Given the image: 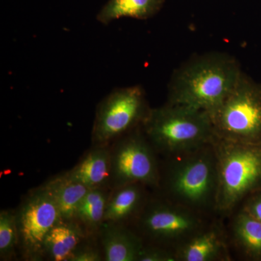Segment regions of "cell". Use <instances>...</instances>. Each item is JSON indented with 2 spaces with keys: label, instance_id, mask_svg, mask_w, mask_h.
Instances as JSON below:
<instances>
[{
  "label": "cell",
  "instance_id": "cell-3",
  "mask_svg": "<svg viewBox=\"0 0 261 261\" xmlns=\"http://www.w3.org/2000/svg\"><path fill=\"white\" fill-rule=\"evenodd\" d=\"M142 128L157 153L166 158L211 143L215 137L205 111L168 102L151 108Z\"/></svg>",
  "mask_w": 261,
  "mask_h": 261
},
{
  "label": "cell",
  "instance_id": "cell-2",
  "mask_svg": "<svg viewBox=\"0 0 261 261\" xmlns=\"http://www.w3.org/2000/svg\"><path fill=\"white\" fill-rule=\"evenodd\" d=\"M243 72L238 61L224 53L195 57L173 73L168 102L210 115L233 90Z\"/></svg>",
  "mask_w": 261,
  "mask_h": 261
},
{
  "label": "cell",
  "instance_id": "cell-21",
  "mask_svg": "<svg viewBox=\"0 0 261 261\" xmlns=\"http://www.w3.org/2000/svg\"><path fill=\"white\" fill-rule=\"evenodd\" d=\"M100 252L95 247L85 244L83 242L76 247L72 254L69 261H99L102 260Z\"/></svg>",
  "mask_w": 261,
  "mask_h": 261
},
{
  "label": "cell",
  "instance_id": "cell-16",
  "mask_svg": "<svg viewBox=\"0 0 261 261\" xmlns=\"http://www.w3.org/2000/svg\"><path fill=\"white\" fill-rule=\"evenodd\" d=\"M56 201L64 221L74 220L75 213L90 189L63 174L44 185Z\"/></svg>",
  "mask_w": 261,
  "mask_h": 261
},
{
  "label": "cell",
  "instance_id": "cell-10",
  "mask_svg": "<svg viewBox=\"0 0 261 261\" xmlns=\"http://www.w3.org/2000/svg\"><path fill=\"white\" fill-rule=\"evenodd\" d=\"M226 230L218 221H211L176 250L177 261L231 260Z\"/></svg>",
  "mask_w": 261,
  "mask_h": 261
},
{
  "label": "cell",
  "instance_id": "cell-17",
  "mask_svg": "<svg viewBox=\"0 0 261 261\" xmlns=\"http://www.w3.org/2000/svg\"><path fill=\"white\" fill-rule=\"evenodd\" d=\"M164 3L165 0H109L97 19L106 25L123 17L145 20L157 14Z\"/></svg>",
  "mask_w": 261,
  "mask_h": 261
},
{
  "label": "cell",
  "instance_id": "cell-15",
  "mask_svg": "<svg viewBox=\"0 0 261 261\" xmlns=\"http://www.w3.org/2000/svg\"><path fill=\"white\" fill-rule=\"evenodd\" d=\"M86 235L84 228L75 220H62L51 228L44 240L43 255L50 260L69 261Z\"/></svg>",
  "mask_w": 261,
  "mask_h": 261
},
{
  "label": "cell",
  "instance_id": "cell-1",
  "mask_svg": "<svg viewBox=\"0 0 261 261\" xmlns=\"http://www.w3.org/2000/svg\"><path fill=\"white\" fill-rule=\"evenodd\" d=\"M219 173L213 142L167 158L158 190L161 197L205 216L216 213Z\"/></svg>",
  "mask_w": 261,
  "mask_h": 261
},
{
  "label": "cell",
  "instance_id": "cell-20",
  "mask_svg": "<svg viewBox=\"0 0 261 261\" xmlns=\"http://www.w3.org/2000/svg\"><path fill=\"white\" fill-rule=\"evenodd\" d=\"M138 261H177L176 252L154 245H145Z\"/></svg>",
  "mask_w": 261,
  "mask_h": 261
},
{
  "label": "cell",
  "instance_id": "cell-14",
  "mask_svg": "<svg viewBox=\"0 0 261 261\" xmlns=\"http://www.w3.org/2000/svg\"><path fill=\"white\" fill-rule=\"evenodd\" d=\"M229 240L237 251L247 259L261 260V222L241 207L233 213Z\"/></svg>",
  "mask_w": 261,
  "mask_h": 261
},
{
  "label": "cell",
  "instance_id": "cell-11",
  "mask_svg": "<svg viewBox=\"0 0 261 261\" xmlns=\"http://www.w3.org/2000/svg\"><path fill=\"white\" fill-rule=\"evenodd\" d=\"M99 233L105 260L138 261L143 240L125 224L104 222Z\"/></svg>",
  "mask_w": 261,
  "mask_h": 261
},
{
  "label": "cell",
  "instance_id": "cell-7",
  "mask_svg": "<svg viewBox=\"0 0 261 261\" xmlns=\"http://www.w3.org/2000/svg\"><path fill=\"white\" fill-rule=\"evenodd\" d=\"M150 110L140 86L113 91L97 106L92 142L94 145H108L142 126Z\"/></svg>",
  "mask_w": 261,
  "mask_h": 261
},
{
  "label": "cell",
  "instance_id": "cell-5",
  "mask_svg": "<svg viewBox=\"0 0 261 261\" xmlns=\"http://www.w3.org/2000/svg\"><path fill=\"white\" fill-rule=\"evenodd\" d=\"M209 116L216 138L261 145V87L243 73L233 90Z\"/></svg>",
  "mask_w": 261,
  "mask_h": 261
},
{
  "label": "cell",
  "instance_id": "cell-6",
  "mask_svg": "<svg viewBox=\"0 0 261 261\" xmlns=\"http://www.w3.org/2000/svg\"><path fill=\"white\" fill-rule=\"evenodd\" d=\"M210 216L173 203L163 197L148 200L137 218L139 231L150 245L176 252L201 228Z\"/></svg>",
  "mask_w": 261,
  "mask_h": 261
},
{
  "label": "cell",
  "instance_id": "cell-4",
  "mask_svg": "<svg viewBox=\"0 0 261 261\" xmlns=\"http://www.w3.org/2000/svg\"><path fill=\"white\" fill-rule=\"evenodd\" d=\"M219 187L216 213L229 216L247 197L261 190V145L213 140Z\"/></svg>",
  "mask_w": 261,
  "mask_h": 261
},
{
  "label": "cell",
  "instance_id": "cell-19",
  "mask_svg": "<svg viewBox=\"0 0 261 261\" xmlns=\"http://www.w3.org/2000/svg\"><path fill=\"white\" fill-rule=\"evenodd\" d=\"M19 246V234L15 212L2 211L0 213V257L9 260Z\"/></svg>",
  "mask_w": 261,
  "mask_h": 261
},
{
  "label": "cell",
  "instance_id": "cell-12",
  "mask_svg": "<svg viewBox=\"0 0 261 261\" xmlns=\"http://www.w3.org/2000/svg\"><path fill=\"white\" fill-rule=\"evenodd\" d=\"M65 174L89 189L106 188L111 179V149L108 145H94Z\"/></svg>",
  "mask_w": 261,
  "mask_h": 261
},
{
  "label": "cell",
  "instance_id": "cell-22",
  "mask_svg": "<svg viewBox=\"0 0 261 261\" xmlns=\"http://www.w3.org/2000/svg\"><path fill=\"white\" fill-rule=\"evenodd\" d=\"M242 207L261 222V190L247 197Z\"/></svg>",
  "mask_w": 261,
  "mask_h": 261
},
{
  "label": "cell",
  "instance_id": "cell-18",
  "mask_svg": "<svg viewBox=\"0 0 261 261\" xmlns=\"http://www.w3.org/2000/svg\"><path fill=\"white\" fill-rule=\"evenodd\" d=\"M109 195L106 188L90 189L79 206L74 220L87 235L99 232L104 223Z\"/></svg>",
  "mask_w": 261,
  "mask_h": 261
},
{
  "label": "cell",
  "instance_id": "cell-8",
  "mask_svg": "<svg viewBox=\"0 0 261 261\" xmlns=\"http://www.w3.org/2000/svg\"><path fill=\"white\" fill-rule=\"evenodd\" d=\"M156 154L142 126L122 136L111 149V185L116 188L137 183L159 188L161 168Z\"/></svg>",
  "mask_w": 261,
  "mask_h": 261
},
{
  "label": "cell",
  "instance_id": "cell-13",
  "mask_svg": "<svg viewBox=\"0 0 261 261\" xmlns=\"http://www.w3.org/2000/svg\"><path fill=\"white\" fill-rule=\"evenodd\" d=\"M145 185L129 184L116 187L109 195L104 222L123 224L138 217L148 200Z\"/></svg>",
  "mask_w": 261,
  "mask_h": 261
},
{
  "label": "cell",
  "instance_id": "cell-9",
  "mask_svg": "<svg viewBox=\"0 0 261 261\" xmlns=\"http://www.w3.org/2000/svg\"><path fill=\"white\" fill-rule=\"evenodd\" d=\"M19 246L24 257L40 260L48 233L62 220L56 201L44 185L31 192L15 212Z\"/></svg>",
  "mask_w": 261,
  "mask_h": 261
}]
</instances>
